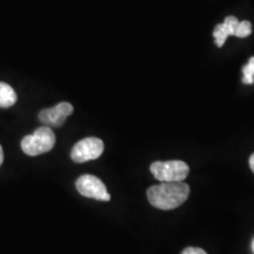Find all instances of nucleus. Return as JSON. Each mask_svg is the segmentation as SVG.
I'll use <instances>...</instances> for the list:
<instances>
[{"label":"nucleus","instance_id":"1","mask_svg":"<svg viewBox=\"0 0 254 254\" xmlns=\"http://www.w3.org/2000/svg\"><path fill=\"white\" fill-rule=\"evenodd\" d=\"M190 195V186L183 182L161 183L147 190L148 202L155 208L170 211L179 207Z\"/></svg>","mask_w":254,"mask_h":254},{"label":"nucleus","instance_id":"2","mask_svg":"<svg viewBox=\"0 0 254 254\" xmlns=\"http://www.w3.org/2000/svg\"><path fill=\"white\" fill-rule=\"evenodd\" d=\"M56 145V134L51 127L43 126L34 131L33 134L26 135L21 140V150L25 154L36 157L52 150Z\"/></svg>","mask_w":254,"mask_h":254},{"label":"nucleus","instance_id":"3","mask_svg":"<svg viewBox=\"0 0 254 254\" xmlns=\"http://www.w3.org/2000/svg\"><path fill=\"white\" fill-rule=\"evenodd\" d=\"M155 179L161 183L184 182L190 173V167L185 161H154L150 167Z\"/></svg>","mask_w":254,"mask_h":254},{"label":"nucleus","instance_id":"4","mask_svg":"<svg viewBox=\"0 0 254 254\" xmlns=\"http://www.w3.org/2000/svg\"><path fill=\"white\" fill-rule=\"evenodd\" d=\"M104 147V142L101 139L88 136L74 145L71 152V159L78 164L95 160L103 154Z\"/></svg>","mask_w":254,"mask_h":254},{"label":"nucleus","instance_id":"5","mask_svg":"<svg viewBox=\"0 0 254 254\" xmlns=\"http://www.w3.org/2000/svg\"><path fill=\"white\" fill-rule=\"evenodd\" d=\"M75 187L81 195L86 198L99 200V201H110L111 195L107 192L106 186L98 177L92 174H84L79 177L75 182Z\"/></svg>","mask_w":254,"mask_h":254},{"label":"nucleus","instance_id":"6","mask_svg":"<svg viewBox=\"0 0 254 254\" xmlns=\"http://www.w3.org/2000/svg\"><path fill=\"white\" fill-rule=\"evenodd\" d=\"M73 113V106L69 103H60L52 109L43 110L39 113L41 124L47 127H60Z\"/></svg>","mask_w":254,"mask_h":254},{"label":"nucleus","instance_id":"7","mask_svg":"<svg viewBox=\"0 0 254 254\" xmlns=\"http://www.w3.org/2000/svg\"><path fill=\"white\" fill-rule=\"evenodd\" d=\"M17 93L6 82L0 81V107L7 109V107L13 106L17 103Z\"/></svg>","mask_w":254,"mask_h":254},{"label":"nucleus","instance_id":"8","mask_svg":"<svg viewBox=\"0 0 254 254\" xmlns=\"http://www.w3.org/2000/svg\"><path fill=\"white\" fill-rule=\"evenodd\" d=\"M228 36H230V33H228L225 24H219L215 26L214 32H213V37H214L215 44H217L219 47H221L222 45H224V43L226 41Z\"/></svg>","mask_w":254,"mask_h":254},{"label":"nucleus","instance_id":"9","mask_svg":"<svg viewBox=\"0 0 254 254\" xmlns=\"http://www.w3.org/2000/svg\"><path fill=\"white\" fill-rule=\"evenodd\" d=\"M243 72H244L243 81L245 82V84H253V81H254V57L250 59V62L246 66H244Z\"/></svg>","mask_w":254,"mask_h":254},{"label":"nucleus","instance_id":"10","mask_svg":"<svg viewBox=\"0 0 254 254\" xmlns=\"http://www.w3.org/2000/svg\"><path fill=\"white\" fill-rule=\"evenodd\" d=\"M251 32H252V25H251L250 21H241V23L238 24L236 36L239 38H245L250 36Z\"/></svg>","mask_w":254,"mask_h":254},{"label":"nucleus","instance_id":"11","mask_svg":"<svg viewBox=\"0 0 254 254\" xmlns=\"http://www.w3.org/2000/svg\"><path fill=\"white\" fill-rule=\"evenodd\" d=\"M225 26H226L228 33H230V36H236V31H237V27H238V19L234 18V17H228L225 19Z\"/></svg>","mask_w":254,"mask_h":254},{"label":"nucleus","instance_id":"12","mask_svg":"<svg viewBox=\"0 0 254 254\" xmlns=\"http://www.w3.org/2000/svg\"><path fill=\"white\" fill-rule=\"evenodd\" d=\"M182 254H207L204 250L198 249V247H187L182 252Z\"/></svg>","mask_w":254,"mask_h":254},{"label":"nucleus","instance_id":"13","mask_svg":"<svg viewBox=\"0 0 254 254\" xmlns=\"http://www.w3.org/2000/svg\"><path fill=\"white\" fill-rule=\"evenodd\" d=\"M250 167H251V170L254 172V153L251 155V158H250Z\"/></svg>","mask_w":254,"mask_h":254},{"label":"nucleus","instance_id":"14","mask_svg":"<svg viewBox=\"0 0 254 254\" xmlns=\"http://www.w3.org/2000/svg\"><path fill=\"white\" fill-rule=\"evenodd\" d=\"M2 161H4V151H2L1 145H0V166L2 165Z\"/></svg>","mask_w":254,"mask_h":254},{"label":"nucleus","instance_id":"15","mask_svg":"<svg viewBox=\"0 0 254 254\" xmlns=\"http://www.w3.org/2000/svg\"><path fill=\"white\" fill-rule=\"evenodd\" d=\"M252 251H253V253H254V239L252 241Z\"/></svg>","mask_w":254,"mask_h":254}]
</instances>
